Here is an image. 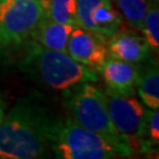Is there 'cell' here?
Instances as JSON below:
<instances>
[{"mask_svg": "<svg viewBox=\"0 0 159 159\" xmlns=\"http://www.w3.org/2000/svg\"><path fill=\"white\" fill-rule=\"evenodd\" d=\"M54 120L31 98L20 99L0 123V159L44 157Z\"/></svg>", "mask_w": 159, "mask_h": 159, "instance_id": "1", "label": "cell"}, {"mask_svg": "<svg viewBox=\"0 0 159 159\" xmlns=\"http://www.w3.org/2000/svg\"><path fill=\"white\" fill-rule=\"evenodd\" d=\"M24 70L32 72L46 86L60 91L80 83H94L98 79L94 70L75 61L68 53L48 50L34 41L27 45Z\"/></svg>", "mask_w": 159, "mask_h": 159, "instance_id": "2", "label": "cell"}, {"mask_svg": "<svg viewBox=\"0 0 159 159\" xmlns=\"http://www.w3.org/2000/svg\"><path fill=\"white\" fill-rule=\"evenodd\" d=\"M50 148L61 159H110L133 154L127 146L118 145L86 130L70 118L54 120Z\"/></svg>", "mask_w": 159, "mask_h": 159, "instance_id": "3", "label": "cell"}, {"mask_svg": "<svg viewBox=\"0 0 159 159\" xmlns=\"http://www.w3.org/2000/svg\"><path fill=\"white\" fill-rule=\"evenodd\" d=\"M64 97L68 118L73 123L118 145L126 146L111 123L105 93L90 81L80 83L65 90Z\"/></svg>", "mask_w": 159, "mask_h": 159, "instance_id": "4", "label": "cell"}, {"mask_svg": "<svg viewBox=\"0 0 159 159\" xmlns=\"http://www.w3.org/2000/svg\"><path fill=\"white\" fill-rule=\"evenodd\" d=\"M105 99L111 123L120 139L134 154L146 152L151 143L146 137V110L136 93L120 94L106 90Z\"/></svg>", "mask_w": 159, "mask_h": 159, "instance_id": "5", "label": "cell"}, {"mask_svg": "<svg viewBox=\"0 0 159 159\" xmlns=\"http://www.w3.org/2000/svg\"><path fill=\"white\" fill-rule=\"evenodd\" d=\"M44 0H0V40L21 44L45 17Z\"/></svg>", "mask_w": 159, "mask_h": 159, "instance_id": "6", "label": "cell"}, {"mask_svg": "<svg viewBox=\"0 0 159 159\" xmlns=\"http://www.w3.org/2000/svg\"><path fill=\"white\" fill-rule=\"evenodd\" d=\"M77 26L110 38L120 31L123 20L111 0H75Z\"/></svg>", "mask_w": 159, "mask_h": 159, "instance_id": "7", "label": "cell"}, {"mask_svg": "<svg viewBox=\"0 0 159 159\" xmlns=\"http://www.w3.org/2000/svg\"><path fill=\"white\" fill-rule=\"evenodd\" d=\"M106 40L99 34L75 26L68 37L66 52L75 61L100 72L108 54Z\"/></svg>", "mask_w": 159, "mask_h": 159, "instance_id": "8", "label": "cell"}, {"mask_svg": "<svg viewBox=\"0 0 159 159\" xmlns=\"http://www.w3.org/2000/svg\"><path fill=\"white\" fill-rule=\"evenodd\" d=\"M106 83V90L113 93H134V87L140 78L139 68L134 63H129L116 58H107L100 68Z\"/></svg>", "mask_w": 159, "mask_h": 159, "instance_id": "9", "label": "cell"}, {"mask_svg": "<svg viewBox=\"0 0 159 159\" xmlns=\"http://www.w3.org/2000/svg\"><path fill=\"white\" fill-rule=\"evenodd\" d=\"M107 53L111 58L137 64L148 57L150 46L145 38L118 31L108 38Z\"/></svg>", "mask_w": 159, "mask_h": 159, "instance_id": "10", "label": "cell"}, {"mask_svg": "<svg viewBox=\"0 0 159 159\" xmlns=\"http://www.w3.org/2000/svg\"><path fill=\"white\" fill-rule=\"evenodd\" d=\"M74 27L75 26L70 24L54 21L46 14L34 27L30 37L34 43L45 48L66 52L68 37Z\"/></svg>", "mask_w": 159, "mask_h": 159, "instance_id": "11", "label": "cell"}, {"mask_svg": "<svg viewBox=\"0 0 159 159\" xmlns=\"http://www.w3.org/2000/svg\"><path fill=\"white\" fill-rule=\"evenodd\" d=\"M138 94L148 110H159V72L152 66L140 74L137 84Z\"/></svg>", "mask_w": 159, "mask_h": 159, "instance_id": "12", "label": "cell"}, {"mask_svg": "<svg viewBox=\"0 0 159 159\" xmlns=\"http://www.w3.org/2000/svg\"><path fill=\"white\" fill-rule=\"evenodd\" d=\"M44 5L52 20L77 26L75 0H44Z\"/></svg>", "mask_w": 159, "mask_h": 159, "instance_id": "13", "label": "cell"}, {"mask_svg": "<svg viewBox=\"0 0 159 159\" xmlns=\"http://www.w3.org/2000/svg\"><path fill=\"white\" fill-rule=\"evenodd\" d=\"M142 31L145 40L152 51L157 52L159 48V10L156 2L148 4L146 13L143 19Z\"/></svg>", "mask_w": 159, "mask_h": 159, "instance_id": "14", "label": "cell"}, {"mask_svg": "<svg viewBox=\"0 0 159 159\" xmlns=\"http://www.w3.org/2000/svg\"><path fill=\"white\" fill-rule=\"evenodd\" d=\"M127 24L136 30H142L143 19L148 8V0H116Z\"/></svg>", "mask_w": 159, "mask_h": 159, "instance_id": "15", "label": "cell"}, {"mask_svg": "<svg viewBox=\"0 0 159 159\" xmlns=\"http://www.w3.org/2000/svg\"><path fill=\"white\" fill-rule=\"evenodd\" d=\"M146 136L151 145L159 144V112L158 110L146 111Z\"/></svg>", "mask_w": 159, "mask_h": 159, "instance_id": "16", "label": "cell"}, {"mask_svg": "<svg viewBox=\"0 0 159 159\" xmlns=\"http://www.w3.org/2000/svg\"><path fill=\"white\" fill-rule=\"evenodd\" d=\"M4 116H5V102H4V98L0 93V123L4 118Z\"/></svg>", "mask_w": 159, "mask_h": 159, "instance_id": "17", "label": "cell"}, {"mask_svg": "<svg viewBox=\"0 0 159 159\" xmlns=\"http://www.w3.org/2000/svg\"><path fill=\"white\" fill-rule=\"evenodd\" d=\"M2 46H5V44H2V43H1V40H0V48H1Z\"/></svg>", "mask_w": 159, "mask_h": 159, "instance_id": "18", "label": "cell"}]
</instances>
